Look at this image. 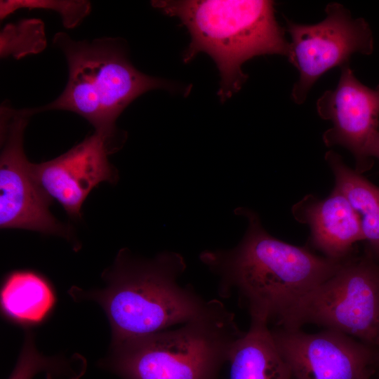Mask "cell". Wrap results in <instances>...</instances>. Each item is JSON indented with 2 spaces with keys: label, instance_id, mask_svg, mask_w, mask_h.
<instances>
[{
  "label": "cell",
  "instance_id": "d6986e66",
  "mask_svg": "<svg viewBox=\"0 0 379 379\" xmlns=\"http://www.w3.org/2000/svg\"><path fill=\"white\" fill-rule=\"evenodd\" d=\"M366 153L370 158L375 157L379 159V130L371 134L367 143Z\"/></svg>",
  "mask_w": 379,
  "mask_h": 379
},
{
  "label": "cell",
  "instance_id": "8992f818",
  "mask_svg": "<svg viewBox=\"0 0 379 379\" xmlns=\"http://www.w3.org/2000/svg\"><path fill=\"white\" fill-rule=\"evenodd\" d=\"M306 324L352 337L379 352V262L368 254L346 260L279 324Z\"/></svg>",
  "mask_w": 379,
  "mask_h": 379
},
{
  "label": "cell",
  "instance_id": "9a60e30c",
  "mask_svg": "<svg viewBox=\"0 0 379 379\" xmlns=\"http://www.w3.org/2000/svg\"><path fill=\"white\" fill-rule=\"evenodd\" d=\"M3 312L18 323L41 322L53 308V292L47 281L30 271H16L4 282L0 294Z\"/></svg>",
  "mask_w": 379,
  "mask_h": 379
},
{
  "label": "cell",
  "instance_id": "30bf717a",
  "mask_svg": "<svg viewBox=\"0 0 379 379\" xmlns=\"http://www.w3.org/2000/svg\"><path fill=\"white\" fill-rule=\"evenodd\" d=\"M340 69L336 87L319 98L317 111L332 123L323 134L324 144L348 149L354 157L355 170L361 173L373 166L366 146L371 134L379 130V84L375 88L363 84L349 64Z\"/></svg>",
  "mask_w": 379,
  "mask_h": 379
},
{
  "label": "cell",
  "instance_id": "ffe728a7",
  "mask_svg": "<svg viewBox=\"0 0 379 379\" xmlns=\"http://www.w3.org/2000/svg\"><path fill=\"white\" fill-rule=\"evenodd\" d=\"M375 366L379 367V352H376V364Z\"/></svg>",
  "mask_w": 379,
  "mask_h": 379
},
{
  "label": "cell",
  "instance_id": "7402d4cb",
  "mask_svg": "<svg viewBox=\"0 0 379 379\" xmlns=\"http://www.w3.org/2000/svg\"><path fill=\"white\" fill-rule=\"evenodd\" d=\"M378 129H379V124H378Z\"/></svg>",
  "mask_w": 379,
  "mask_h": 379
},
{
  "label": "cell",
  "instance_id": "3957f363",
  "mask_svg": "<svg viewBox=\"0 0 379 379\" xmlns=\"http://www.w3.org/2000/svg\"><path fill=\"white\" fill-rule=\"evenodd\" d=\"M154 7L179 18L190 32L182 60L206 53L220 75L218 95L222 102L237 93L248 76L241 66L258 55L288 57L290 44L268 0L154 1Z\"/></svg>",
  "mask_w": 379,
  "mask_h": 379
},
{
  "label": "cell",
  "instance_id": "5bb4252c",
  "mask_svg": "<svg viewBox=\"0 0 379 379\" xmlns=\"http://www.w3.org/2000/svg\"><path fill=\"white\" fill-rule=\"evenodd\" d=\"M325 159L335 177V188L341 192L357 212L366 253L379 260V187L345 164L342 157L328 151Z\"/></svg>",
  "mask_w": 379,
  "mask_h": 379
},
{
  "label": "cell",
  "instance_id": "277c9868",
  "mask_svg": "<svg viewBox=\"0 0 379 379\" xmlns=\"http://www.w3.org/2000/svg\"><path fill=\"white\" fill-rule=\"evenodd\" d=\"M244 333L219 300L174 329L111 343L105 365L122 379H218Z\"/></svg>",
  "mask_w": 379,
  "mask_h": 379
},
{
  "label": "cell",
  "instance_id": "44dd1931",
  "mask_svg": "<svg viewBox=\"0 0 379 379\" xmlns=\"http://www.w3.org/2000/svg\"><path fill=\"white\" fill-rule=\"evenodd\" d=\"M372 375H373V374H369V375L365 376L364 378H363L362 379H373Z\"/></svg>",
  "mask_w": 379,
  "mask_h": 379
},
{
  "label": "cell",
  "instance_id": "52a82bcc",
  "mask_svg": "<svg viewBox=\"0 0 379 379\" xmlns=\"http://www.w3.org/2000/svg\"><path fill=\"white\" fill-rule=\"evenodd\" d=\"M326 17L313 25L294 22L286 19L291 38L288 61L299 72L291 91L293 101L301 105L315 82L328 70L349 64L354 53L371 55L373 37L368 23L354 18L343 5H326Z\"/></svg>",
  "mask_w": 379,
  "mask_h": 379
},
{
  "label": "cell",
  "instance_id": "7a4b0ae2",
  "mask_svg": "<svg viewBox=\"0 0 379 379\" xmlns=\"http://www.w3.org/2000/svg\"><path fill=\"white\" fill-rule=\"evenodd\" d=\"M185 269L183 257L175 252L147 260L123 249L103 273V288H75L71 295L99 304L109 322L111 343L140 338L185 324L206 307L208 300L178 283Z\"/></svg>",
  "mask_w": 379,
  "mask_h": 379
},
{
  "label": "cell",
  "instance_id": "e0dca14e",
  "mask_svg": "<svg viewBox=\"0 0 379 379\" xmlns=\"http://www.w3.org/2000/svg\"><path fill=\"white\" fill-rule=\"evenodd\" d=\"M43 8L58 12L62 17L64 26H76L91 9L87 1H45V0H8L1 1L0 15L3 19L14 11L22 9Z\"/></svg>",
  "mask_w": 379,
  "mask_h": 379
},
{
  "label": "cell",
  "instance_id": "ac0fdd59",
  "mask_svg": "<svg viewBox=\"0 0 379 379\" xmlns=\"http://www.w3.org/2000/svg\"><path fill=\"white\" fill-rule=\"evenodd\" d=\"M15 366L8 379H32L39 372L58 370L63 364L58 359L46 357L36 349L34 335L27 332Z\"/></svg>",
  "mask_w": 379,
  "mask_h": 379
},
{
  "label": "cell",
  "instance_id": "8fae6325",
  "mask_svg": "<svg viewBox=\"0 0 379 379\" xmlns=\"http://www.w3.org/2000/svg\"><path fill=\"white\" fill-rule=\"evenodd\" d=\"M109 143L106 137L95 132L59 157L32 164V173L43 191L70 217L80 218L83 203L96 185L114 179L108 160L114 149Z\"/></svg>",
  "mask_w": 379,
  "mask_h": 379
},
{
  "label": "cell",
  "instance_id": "7c38bea8",
  "mask_svg": "<svg viewBox=\"0 0 379 379\" xmlns=\"http://www.w3.org/2000/svg\"><path fill=\"white\" fill-rule=\"evenodd\" d=\"M292 212L298 221L310 226L313 246L329 259L345 260L353 246L363 241L357 212L335 188L324 199L307 195L294 205Z\"/></svg>",
  "mask_w": 379,
  "mask_h": 379
},
{
  "label": "cell",
  "instance_id": "ba28073f",
  "mask_svg": "<svg viewBox=\"0 0 379 379\" xmlns=\"http://www.w3.org/2000/svg\"><path fill=\"white\" fill-rule=\"evenodd\" d=\"M30 115L25 109H1L0 227L67 236V230L49 211L51 199L32 171L23 149Z\"/></svg>",
  "mask_w": 379,
  "mask_h": 379
},
{
  "label": "cell",
  "instance_id": "2e32d148",
  "mask_svg": "<svg viewBox=\"0 0 379 379\" xmlns=\"http://www.w3.org/2000/svg\"><path fill=\"white\" fill-rule=\"evenodd\" d=\"M1 56L20 58L43 51L46 44L44 25L39 19L8 24L1 33Z\"/></svg>",
  "mask_w": 379,
  "mask_h": 379
},
{
  "label": "cell",
  "instance_id": "6da1fadb",
  "mask_svg": "<svg viewBox=\"0 0 379 379\" xmlns=\"http://www.w3.org/2000/svg\"><path fill=\"white\" fill-rule=\"evenodd\" d=\"M235 213L248 221L239 245L230 250L205 251L200 260L219 277V295L237 294L251 319L278 324L345 261L319 256L272 237L258 215L247 208H239Z\"/></svg>",
  "mask_w": 379,
  "mask_h": 379
},
{
  "label": "cell",
  "instance_id": "9c48e42d",
  "mask_svg": "<svg viewBox=\"0 0 379 379\" xmlns=\"http://www.w3.org/2000/svg\"><path fill=\"white\" fill-rule=\"evenodd\" d=\"M270 330L291 379H362L374 373L376 351L343 333L325 328L307 333L281 326Z\"/></svg>",
  "mask_w": 379,
  "mask_h": 379
},
{
  "label": "cell",
  "instance_id": "5b68a950",
  "mask_svg": "<svg viewBox=\"0 0 379 379\" xmlns=\"http://www.w3.org/2000/svg\"><path fill=\"white\" fill-rule=\"evenodd\" d=\"M53 44L66 58L67 83L63 92L52 102L36 109H27L30 115L51 109L72 112L86 119L95 127V132L112 141L116 133L117 119L140 95L157 88L188 93L182 86L138 70L121 42L114 39L79 41L58 32Z\"/></svg>",
  "mask_w": 379,
  "mask_h": 379
},
{
  "label": "cell",
  "instance_id": "4fadbf2b",
  "mask_svg": "<svg viewBox=\"0 0 379 379\" xmlns=\"http://www.w3.org/2000/svg\"><path fill=\"white\" fill-rule=\"evenodd\" d=\"M228 362L230 379H291L268 324L260 319H251L248 330L232 347Z\"/></svg>",
  "mask_w": 379,
  "mask_h": 379
}]
</instances>
